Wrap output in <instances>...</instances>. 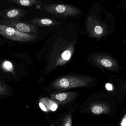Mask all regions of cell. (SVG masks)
I'll return each instance as SVG.
<instances>
[{
	"mask_svg": "<svg viewBox=\"0 0 126 126\" xmlns=\"http://www.w3.org/2000/svg\"><path fill=\"white\" fill-rule=\"evenodd\" d=\"M48 13L60 18H73L80 17L83 11L75 6L61 3L45 4L42 6Z\"/></svg>",
	"mask_w": 126,
	"mask_h": 126,
	"instance_id": "obj_1",
	"label": "cell"
},
{
	"mask_svg": "<svg viewBox=\"0 0 126 126\" xmlns=\"http://www.w3.org/2000/svg\"><path fill=\"white\" fill-rule=\"evenodd\" d=\"M92 7L88 11L84 20L85 32L90 37L100 38L106 35L105 26Z\"/></svg>",
	"mask_w": 126,
	"mask_h": 126,
	"instance_id": "obj_2",
	"label": "cell"
},
{
	"mask_svg": "<svg viewBox=\"0 0 126 126\" xmlns=\"http://www.w3.org/2000/svg\"><path fill=\"white\" fill-rule=\"evenodd\" d=\"M0 35L9 39L19 41H31L37 38L36 35L22 32L6 25L0 24Z\"/></svg>",
	"mask_w": 126,
	"mask_h": 126,
	"instance_id": "obj_3",
	"label": "cell"
},
{
	"mask_svg": "<svg viewBox=\"0 0 126 126\" xmlns=\"http://www.w3.org/2000/svg\"><path fill=\"white\" fill-rule=\"evenodd\" d=\"M9 25L15 27V29L22 32L37 35L39 30L38 26L32 24H27L21 22H14L13 21H9Z\"/></svg>",
	"mask_w": 126,
	"mask_h": 126,
	"instance_id": "obj_4",
	"label": "cell"
},
{
	"mask_svg": "<svg viewBox=\"0 0 126 126\" xmlns=\"http://www.w3.org/2000/svg\"><path fill=\"white\" fill-rule=\"evenodd\" d=\"M29 22L38 27L56 26L60 24L58 21L49 18H32Z\"/></svg>",
	"mask_w": 126,
	"mask_h": 126,
	"instance_id": "obj_5",
	"label": "cell"
},
{
	"mask_svg": "<svg viewBox=\"0 0 126 126\" xmlns=\"http://www.w3.org/2000/svg\"><path fill=\"white\" fill-rule=\"evenodd\" d=\"M100 63L104 67L111 71H117L119 70L117 61L111 57L106 56L101 58Z\"/></svg>",
	"mask_w": 126,
	"mask_h": 126,
	"instance_id": "obj_6",
	"label": "cell"
},
{
	"mask_svg": "<svg viewBox=\"0 0 126 126\" xmlns=\"http://www.w3.org/2000/svg\"><path fill=\"white\" fill-rule=\"evenodd\" d=\"M10 1L24 6L31 7L34 5H41L43 4L40 0H10Z\"/></svg>",
	"mask_w": 126,
	"mask_h": 126,
	"instance_id": "obj_7",
	"label": "cell"
},
{
	"mask_svg": "<svg viewBox=\"0 0 126 126\" xmlns=\"http://www.w3.org/2000/svg\"><path fill=\"white\" fill-rule=\"evenodd\" d=\"M26 12L24 10H19L13 9L7 12V16L10 18H19L25 16L26 14Z\"/></svg>",
	"mask_w": 126,
	"mask_h": 126,
	"instance_id": "obj_8",
	"label": "cell"
},
{
	"mask_svg": "<svg viewBox=\"0 0 126 126\" xmlns=\"http://www.w3.org/2000/svg\"><path fill=\"white\" fill-rule=\"evenodd\" d=\"M93 113L95 114H100L101 113H106L109 111V107L103 106L100 105H97L93 107L92 109Z\"/></svg>",
	"mask_w": 126,
	"mask_h": 126,
	"instance_id": "obj_9",
	"label": "cell"
},
{
	"mask_svg": "<svg viewBox=\"0 0 126 126\" xmlns=\"http://www.w3.org/2000/svg\"><path fill=\"white\" fill-rule=\"evenodd\" d=\"M72 56L71 52L69 50H66L64 51L61 54V57L64 60H69Z\"/></svg>",
	"mask_w": 126,
	"mask_h": 126,
	"instance_id": "obj_10",
	"label": "cell"
},
{
	"mask_svg": "<svg viewBox=\"0 0 126 126\" xmlns=\"http://www.w3.org/2000/svg\"><path fill=\"white\" fill-rule=\"evenodd\" d=\"M60 86L63 88H67L69 86V83L68 80L66 78H63L60 81Z\"/></svg>",
	"mask_w": 126,
	"mask_h": 126,
	"instance_id": "obj_11",
	"label": "cell"
},
{
	"mask_svg": "<svg viewBox=\"0 0 126 126\" xmlns=\"http://www.w3.org/2000/svg\"><path fill=\"white\" fill-rule=\"evenodd\" d=\"M67 97V94L65 93H60L57 95L55 98L57 100L60 101H63L66 99Z\"/></svg>",
	"mask_w": 126,
	"mask_h": 126,
	"instance_id": "obj_12",
	"label": "cell"
},
{
	"mask_svg": "<svg viewBox=\"0 0 126 126\" xmlns=\"http://www.w3.org/2000/svg\"><path fill=\"white\" fill-rule=\"evenodd\" d=\"M3 66L6 69L10 70L11 69L12 67V65L10 62L7 61L4 62L3 64Z\"/></svg>",
	"mask_w": 126,
	"mask_h": 126,
	"instance_id": "obj_13",
	"label": "cell"
},
{
	"mask_svg": "<svg viewBox=\"0 0 126 126\" xmlns=\"http://www.w3.org/2000/svg\"><path fill=\"white\" fill-rule=\"evenodd\" d=\"M121 126H126V114L122 119V122H121Z\"/></svg>",
	"mask_w": 126,
	"mask_h": 126,
	"instance_id": "obj_14",
	"label": "cell"
},
{
	"mask_svg": "<svg viewBox=\"0 0 126 126\" xmlns=\"http://www.w3.org/2000/svg\"><path fill=\"white\" fill-rule=\"evenodd\" d=\"M39 106H40V108H41L43 111H44L45 112L47 111V110L46 108L44 106V105H43L42 103H39Z\"/></svg>",
	"mask_w": 126,
	"mask_h": 126,
	"instance_id": "obj_15",
	"label": "cell"
},
{
	"mask_svg": "<svg viewBox=\"0 0 126 126\" xmlns=\"http://www.w3.org/2000/svg\"><path fill=\"white\" fill-rule=\"evenodd\" d=\"M106 87L107 89L108 90H110V91L112 90V85L111 84H106Z\"/></svg>",
	"mask_w": 126,
	"mask_h": 126,
	"instance_id": "obj_16",
	"label": "cell"
},
{
	"mask_svg": "<svg viewBox=\"0 0 126 126\" xmlns=\"http://www.w3.org/2000/svg\"><path fill=\"white\" fill-rule=\"evenodd\" d=\"M71 125H69V124H66L65 125H64V126H70Z\"/></svg>",
	"mask_w": 126,
	"mask_h": 126,
	"instance_id": "obj_17",
	"label": "cell"
},
{
	"mask_svg": "<svg viewBox=\"0 0 126 126\" xmlns=\"http://www.w3.org/2000/svg\"></svg>",
	"mask_w": 126,
	"mask_h": 126,
	"instance_id": "obj_18",
	"label": "cell"
}]
</instances>
